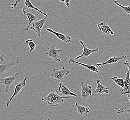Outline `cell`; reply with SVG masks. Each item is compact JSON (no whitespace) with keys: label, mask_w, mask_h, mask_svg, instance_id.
<instances>
[{"label":"cell","mask_w":130,"mask_h":120,"mask_svg":"<svg viewBox=\"0 0 130 120\" xmlns=\"http://www.w3.org/2000/svg\"><path fill=\"white\" fill-rule=\"evenodd\" d=\"M24 75V72L22 70L20 69L17 73L9 77L5 78H0V84H3L5 86V91L8 93L9 87L13 84L20 77Z\"/></svg>","instance_id":"cell-2"},{"label":"cell","mask_w":130,"mask_h":120,"mask_svg":"<svg viewBox=\"0 0 130 120\" xmlns=\"http://www.w3.org/2000/svg\"><path fill=\"white\" fill-rule=\"evenodd\" d=\"M70 96H60L57 91L54 89L50 90L49 94L42 98V101H45L52 107H56L63 102L64 100H68Z\"/></svg>","instance_id":"cell-1"},{"label":"cell","mask_w":130,"mask_h":120,"mask_svg":"<svg viewBox=\"0 0 130 120\" xmlns=\"http://www.w3.org/2000/svg\"><path fill=\"white\" fill-rule=\"evenodd\" d=\"M46 30L50 32H51L53 34H54L58 39H60L61 41H62V42H63L65 43L69 44L70 42L71 41V38L70 36H66L64 34H62L61 33L54 31L52 29L48 28H46Z\"/></svg>","instance_id":"cell-13"},{"label":"cell","mask_w":130,"mask_h":120,"mask_svg":"<svg viewBox=\"0 0 130 120\" xmlns=\"http://www.w3.org/2000/svg\"><path fill=\"white\" fill-rule=\"evenodd\" d=\"M124 63V65H125V66H126V67H127V68H128V69L130 70V62H129L128 60H126V61H125Z\"/></svg>","instance_id":"cell-25"},{"label":"cell","mask_w":130,"mask_h":120,"mask_svg":"<svg viewBox=\"0 0 130 120\" xmlns=\"http://www.w3.org/2000/svg\"></svg>","instance_id":"cell-31"},{"label":"cell","mask_w":130,"mask_h":120,"mask_svg":"<svg viewBox=\"0 0 130 120\" xmlns=\"http://www.w3.org/2000/svg\"><path fill=\"white\" fill-rule=\"evenodd\" d=\"M22 12L24 13V14L26 15L27 17V18H28L29 21L28 25L27 26V28L24 29L23 30H25V31H28L31 24L32 22H34V21H36V16L34 14L31 12H29V11L27 10L26 8H22Z\"/></svg>","instance_id":"cell-16"},{"label":"cell","mask_w":130,"mask_h":120,"mask_svg":"<svg viewBox=\"0 0 130 120\" xmlns=\"http://www.w3.org/2000/svg\"><path fill=\"white\" fill-rule=\"evenodd\" d=\"M25 5H26L27 8H28L29 9H34L35 10L37 11L39 13H41L43 15L45 16L49 15L50 13H51V10H50L48 13H44L43 12L41 11L38 8L35 7V6H34V5L32 4V3L31 2V1L30 0H26L25 2Z\"/></svg>","instance_id":"cell-19"},{"label":"cell","mask_w":130,"mask_h":120,"mask_svg":"<svg viewBox=\"0 0 130 120\" xmlns=\"http://www.w3.org/2000/svg\"><path fill=\"white\" fill-rule=\"evenodd\" d=\"M26 45L28 46L30 48V52H31L34 51V50L36 47V44L31 39H28L26 41Z\"/></svg>","instance_id":"cell-22"},{"label":"cell","mask_w":130,"mask_h":120,"mask_svg":"<svg viewBox=\"0 0 130 120\" xmlns=\"http://www.w3.org/2000/svg\"><path fill=\"white\" fill-rule=\"evenodd\" d=\"M96 84L97 87L94 91L95 93L98 94H109L108 88L102 85L101 84V81L100 79L97 80Z\"/></svg>","instance_id":"cell-17"},{"label":"cell","mask_w":130,"mask_h":120,"mask_svg":"<svg viewBox=\"0 0 130 120\" xmlns=\"http://www.w3.org/2000/svg\"><path fill=\"white\" fill-rule=\"evenodd\" d=\"M127 56V54L125 53L124 55H123L122 56H112L106 62H104L103 61H102V62L101 63H98L97 64V66L99 67V68H101V67L102 66L106 65H108V64H115L117 63L118 61L120 60L125 59L126 58Z\"/></svg>","instance_id":"cell-9"},{"label":"cell","mask_w":130,"mask_h":120,"mask_svg":"<svg viewBox=\"0 0 130 120\" xmlns=\"http://www.w3.org/2000/svg\"><path fill=\"white\" fill-rule=\"evenodd\" d=\"M130 113V109L124 110L123 109H121L117 111V114L118 115H121L122 114H126Z\"/></svg>","instance_id":"cell-23"},{"label":"cell","mask_w":130,"mask_h":120,"mask_svg":"<svg viewBox=\"0 0 130 120\" xmlns=\"http://www.w3.org/2000/svg\"><path fill=\"white\" fill-rule=\"evenodd\" d=\"M68 63H72L75 66L76 64H78L80 65L83 66L84 67L87 68L89 70L94 72V73H99V70L98 68L95 67V66L92 65H88V64H84L83 63H79L78 62L75 61V60L74 59H70V60L68 61Z\"/></svg>","instance_id":"cell-14"},{"label":"cell","mask_w":130,"mask_h":120,"mask_svg":"<svg viewBox=\"0 0 130 120\" xmlns=\"http://www.w3.org/2000/svg\"><path fill=\"white\" fill-rule=\"evenodd\" d=\"M70 73V70L65 67H63L61 69H59V68L53 69L52 72L50 73V75L55 81H62L65 76L69 75Z\"/></svg>","instance_id":"cell-3"},{"label":"cell","mask_w":130,"mask_h":120,"mask_svg":"<svg viewBox=\"0 0 130 120\" xmlns=\"http://www.w3.org/2000/svg\"><path fill=\"white\" fill-rule=\"evenodd\" d=\"M124 85L125 86L121 91V94L123 95L130 93V70L129 69L125 75Z\"/></svg>","instance_id":"cell-11"},{"label":"cell","mask_w":130,"mask_h":120,"mask_svg":"<svg viewBox=\"0 0 130 120\" xmlns=\"http://www.w3.org/2000/svg\"><path fill=\"white\" fill-rule=\"evenodd\" d=\"M111 79H112V81H114L117 85L122 87V88H123L124 87L125 85H124V81L123 78H118L117 77L115 76L113 77H111Z\"/></svg>","instance_id":"cell-21"},{"label":"cell","mask_w":130,"mask_h":120,"mask_svg":"<svg viewBox=\"0 0 130 120\" xmlns=\"http://www.w3.org/2000/svg\"><path fill=\"white\" fill-rule=\"evenodd\" d=\"M27 79V77H26L23 80H22L20 82H17V83H16L15 87V89H14V92H13V94L9 98L8 102H7L6 106L7 107H8L9 106V105H10L11 102L12 100H13V98L15 97L16 96H17L21 91V90L23 89L24 87L26 86V81Z\"/></svg>","instance_id":"cell-6"},{"label":"cell","mask_w":130,"mask_h":120,"mask_svg":"<svg viewBox=\"0 0 130 120\" xmlns=\"http://www.w3.org/2000/svg\"><path fill=\"white\" fill-rule=\"evenodd\" d=\"M70 0H65V4L68 8L70 7Z\"/></svg>","instance_id":"cell-26"},{"label":"cell","mask_w":130,"mask_h":120,"mask_svg":"<svg viewBox=\"0 0 130 120\" xmlns=\"http://www.w3.org/2000/svg\"><path fill=\"white\" fill-rule=\"evenodd\" d=\"M61 3H65V0H59Z\"/></svg>","instance_id":"cell-29"},{"label":"cell","mask_w":130,"mask_h":120,"mask_svg":"<svg viewBox=\"0 0 130 120\" xmlns=\"http://www.w3.org/2000/svg\"><path fill=\"white\" fill-rule=\"evenodd\" d=\"M49 15L45 16L44 18L42 19L39 20L38 21H35L32 24V26L31 27V30L34 31V32L36 33L38 37H40L41 36V31L42 29L43 28L44 25L46 22L47 17L49 16Z\"/></svg>","instance_id":"cell-8"},{"label":"cell","mask_w":130,"mask_h":120,"mask_svg":"<svg viewBox=\"0 0 130 120\" xmlns=\"http://www.w3.org/2000/svg\"><path fill=\"white\" fill-rule=\"evenodd\" d=\"M20 63V61L17 60L9 63H3L0 64V78H3L6 76L8 71L11 68L17 65Z\"/></svg>","instance_id":"cell-7"},{"label":"cell","mask_w":130,"mask_h":120,"mask_svg":"<svg viewBox=\"0 0 130 120\" xmlns=\"http://www.w3.org/2000/svg\"><path fill=\"white\" fill-rule=\"evenodd\" d=\"M79 42H80V44H81V45H82L83 47V52L82 53V54H81V55H79L78 56H77V57L75 58V59H76V60H78L81 58L88 57L92 53L95 52H97L99 50L98 48H97L95 49H90L87 48L84 44L83 41H82V40H80Z\"/></svg>","instance_id":"cell-10"},{"label":"cell","mask_w":130,"mask_h":120,"mask_svg":"<svg viewBox=\"0 0 130 120\" xmlns=\"http://www.w3.org/2000/svg\"><path fill=\"white\" fill-rule=\"evenodd\" d=\"M42 45L47 48L48 51L46 54L48 55L50 58L53 59L57 63H60L62 62L59 55V54L61 52V50H57L55 48V44L51 45L50 47H48L46 45H45L44 43H42Z\"/></svg>","instance_id":"cell-4"},{"label":"cell","mask_w":130,"mask_h":120,"mask_svg":"<svg viewBox=\"0 0 130 120\" xmlns=\"http://www.w3.org/2000/svg\"><path fill=\"white\" fill-rule=\"evenodd\" d=\"M75 105L77 108L78 114L81 115H86L90 112V109L89 107H85L78 105L77 102H75Z\"/></svg>","instance_id":"cell-18"},{"label":"cell","mask_w":130,"mask_h":120,"mask_svg":"<svg viewBox=\"0 0 130 120\" xmlns=\"http://www.w3.org/2000/svg\"><path fill=\"white\" fill-rule=\"evenodd\" d=\"M5 55V53H4L3 55H1L0 54V60L1 61H2V62H3L4 61V55Z\"/></svg>","instance_id":"cell-27"},{"label":"cell","mask_w":130,"mask_h":120,"mask_svg":"<svg viewBox=\"0 0 130 120\" xmlns=\"http://www.w3.org/2000/svg\"><path fill=\"white\" fill-rule=\"evenodd\" d=\"M127 99L130 102V95H128L127 97Z\"/></svg>","instance_id":"cell-28"},{"label":"cell","mask_w":130,"mask_h":120,"mask_svg":"<svg viewBox=\"0 0 130 120\" xmlns=\"http://www.w3.org/2000/svg\"><path fill=\"white\" fill-rule=\"evenodd\" d=\"M59 93L64 96H73L76 97V94L74 93L72 91H70V90L67 88L65 85L62 82H59Z\"/></svg>","instance_id":"cell-12"},{"label":"cell","mask_w":130,"mask_h":120,"mask_svg":"<svg viewBox=\"0 0 130 120\" xmlns=\"http://www.w3.org/2000/svg\"><path fill=\"white\" fill-rule=\"evenodd\" d=\"M90 81L87 80L85 81H80L81 86H82V91H81V100H85L88 99L91 97L92 95V88L90 85H89Z\"/></svg>","instance_id":"cell-5"},{"label":"cell","mask_w":130,"mask_h":120,"mask_svg":"<svg viewBox=\"0 0 130 120\" xmlns=\"http://www.w3.org/2000/svg\"><path fill=\"white\" fill-rule=\"evenodd\" d=\"M47 120H50L49 118H48V119H47Z\"/></svg>","instance_id":"cell-30"},{"label":"cell","mask_w":130,"mask_h":120,"mask_svg":"<svg viewBox=\"0 0 130 120\" xmlns=\"http://www.w3.org/2000/svg\"><path fill=\"white\" fill-rule=\"evenodd\" d=\"M114 3L116 5L120 7L123 9V11L126 13L128 16H130V6H124L120 3H119V0H115Z\"/></svg>","instance_id":"cell-20"},{"label":"cell","mask_w":130,"mask_h":120,"mask_svg":"<svg viewBox=\"0 0 130 120\" xmlns=\"http://www.w3.org/2000/svg\"><path fill=\"white\" fill-rule=\"evenodd\" d=\"M21 0H17L14 3L12 4V5H13L12 7H10L8 8H12V9H14V8L17 9V6L18 5L19 3L21 2Z\"/></svg>","instance_id":"cell-24"},{"label":"cell","mask_w":130,"mask_h":120,"mask_svg":"<svg viewBox=\"0 0 130 120\" xmlns=\"http://www.w3.org/2000/svg\"><path fill=\"white\" fill-rule=\"evenodd\" d=\"M97 27L99 28L100 31H101L102 34H107L114 35L115 33L112 31L110 26L105 22H102L97 25Z\"/></svg>","instance_id":"cell-15"}]
</instances>
